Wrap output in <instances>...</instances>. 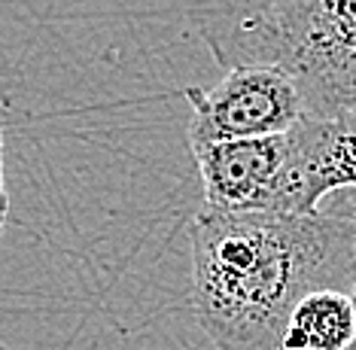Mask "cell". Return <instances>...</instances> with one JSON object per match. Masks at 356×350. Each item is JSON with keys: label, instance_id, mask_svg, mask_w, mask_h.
I'll use <instances>...</instances> for the list:
<instances>
[{"label": "cell", "instance_id": "cell-1", "mask_svg": "<svg viewBox=\"0 0 356 350\" xmlns=\"http://www.w3.org/2000/svg\"><path fill=\"white\" fill-rule=\"evenodd\" d=\"M192 308L216 350H277L293 308L317 289L350 292L356 207L229 214L204 207L189 225Z\"/></svg>", "mask_w": 356, "mask_h": 350}, {"label": "cell", "instance_id": "cell-2", "mask_svg": "<svg viewBox=\"0 0 356 350\" xmlns=\"http://www.w3.org/2000/svg\"><path fill=\"white\" fill-rule=\"evenodd\" d=\"M189 22L222 70L274 67L311 116H356V0H192Z\"/></svg>", "mask_w": 356, "mask_h": 350}, {"label": "cell", "instance_id": "cell-3", "mask_svg": "<svg viewBox=\"0 0 356 350\" xmlns=\"http://www.w3.org/2000/svg\"><path fill=\"white\" fill-rule=\"evenodd\" d=\"M183 97L192 107L189 143L286 134L311 116L298 86L274 67L225 70L222 83L189 86Z\"/></svg>", "mask_w": 356, "mask_h": 350}, {"label": "cell", "instance_id": "cell-4", "mask_svg": "<svg viewBox=\"0 0 356 350\" xmlns=\"http://www.w3.org/2000/svg\"><path fill=\"white\" fill-rule=\"evenodd\" d=\"M195 159L204 207L229 214H293L289 207V159L286 134L244 137V141L189 143Z\"/></svg>", "mask_w": 356, "mask_h": 350}, {"label": "cell", "instance_id": "cell-5", "mask_svg": "<svg viewBox=\"0 0 356 350\" xmlns=\"http://www.w3.org/2000/svg\"><path fill=\"white\" fill-rule=\"evenodd\" d=\"M353 338V302L344 289H317L293 308L277 350H344Z\"/></svg>", "mask_w": 356, "mask_h": 350}, {"label": "cell", "instance_id": "cell-6", "mask_svg": "<svg viewBox=\"0 0 356 350\" xmlns=\"http://www.w3.org/2000/svg\"><path fill=\"white\" fill-rule=\"evenodd\" d=\"M10 219V192H6V174H3V128H0V234Z\"/></svg>", "mask_w": 356, "mask_h": 350}, {"label": "cell", "instance_id": "cell-7", "mask_svg": "<svg viewBox=\"0 0 356 350\" xmlns=\"http://www.w3.org/2000/svg\"><path fill=\"white\" fill-rule=\"evenodd\" d=\"M350 302H353V338L344 350H356V278H353V287H350Z\"/></svg>", "mask_w": 356, "mask_h": 350}]
</instances>
